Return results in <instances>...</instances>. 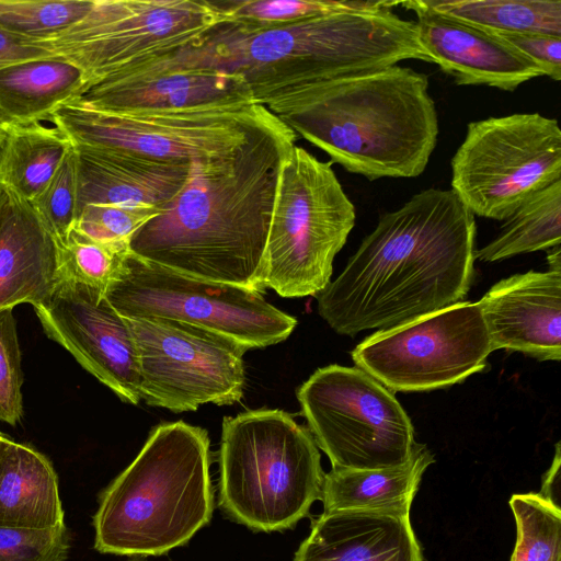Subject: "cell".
<instances>
[{"label":"cell","instance_id":"4316f807","mask_svg":"<svg viewBox=\"0 0 561 561\" xmlns=\"http://www.w3.org/2000/svg\"><path fill=\"white\" fill-rule=\"evenodd\" d=\"M433 10L499 33L561 36V0H423Z\"/></svg>","mask_w":561,"mask_h":561},{"label":"cell","instance_id":"d6a6232c","mask_svg":"<svg viewBox=\"0 0 561 561\" xmlns=\"http://www.w3.org/2000/svg\"><path fill=\"white\" fill-rule=\"evenodd\" d=\"M160 213L148 206L89 204L78 210L72 229L94 241L129 243L134 233Z\"/></svg>","mask_w":561,"mask_h":561},{"label":"cell","instance_id":"cb8c5ba5","mask_svg":"<svg viewBox=\"0 0 561 561\" xmlns=\"http://www.w3.org/2000/svg\"><path fill=\"white\" fill-rule=\"evenodd\" d=\"M87 84L83 71L58 56L23 60L0 69V119L3 124L49 121Z\"/></svg>","mask_w":561,"mask_h":561},{"label":"cell","instance_id":"603a6c76","mask_svg":"<svg viewBox=\"0 0 561 561\" xmlns=\"http://www.w3.org/2000/svg\"><path fill=\"white\" fill-rule=\"evenodd\" d=\"M433 462L434 456L430 449L417 443L412 458L399 467L331 469L323 480V513L369 512L410 516L423 473Z\"/></svg>","mask_w":561,"mask_h":561},{"label":"cell","instance_id":"9a60e30c","mask_svg":"<svg viewBox=\"0 0 561 561\" xmlns=\"http://www.w3.org/2000/svg\"><path fill=\"white\" fill-rule=\"evenodd\" d=\"M45 334L123 402L140 399L137 346L126 318L105 295L81 284L59 282L50 300L34 308Z\"/></svg>","mask_w":561,"mask_h":561},{"label":"cell","instance_id":"1f68e13d","mask_svg":"<svg viewBox=\"0 0 561 561\" xmlns=\"http://www.w3.org/2000/svg\"><path fill=\"white\" fill-rule=\"evenodd\" d=\"M30 203L56 244L65 243L73 228L78 209L77 154L73 146L47 186Z\"/></svg>","mask_w":561,"mask_h":561},{"label":"cell","instance_id":"ab89813d","mask_svg":"<svg viewBox=\"0 0 561 561\" xmlns=\"http://www.w3.org/2000/svg\"><path fill=\"white\" fill-rule=\"evenodd\" d=\"M127 561H146L142 557H131L129 560Z\"/></svg>","mask_w":561,"mask_h":561},{"label":"cell","instance_id":"44dd1931","mask_svg":"<svg viewBox=\"0 0 561 561\" xmlns=\"http://www.w3.org/2000/svg\"><path fill=\"white\" fill-rule=\"evenodd\" d=\"M410 516L369 512L322 513L295 561H422Z\"/></svg>","mask_w":561,"mask_h":561},{"label":"cell","instance_id":"4fadbf2b","mask_svg":"<svg viewBox=\"0 0 561 561\" xmlns=\"http://www.w3.org/2000/svg\"><path fill=\"white\" fill-rule=\"evenodd\" d=\"M268 113L259 104L181 113H108L67 103L53 113L50 122L73 146L191 163L232 150Z\"/></svg>","mask_w":561,"mask_h":561},{"label":"cell","instance_id":"83f0119b","mask_svg":"<svg viewBox=\"0 0 561 561\" xmlns=\"http://www.w3.org/2000/svg\"><path fill=\"white\" fill-rule=\"evenodd\" d=\"M220 21L243 32L273 30L336 11L368 9L381 1L363 0H208Z\"/></svg>","mask_w":561,"mask_h":561},{"label":"cell","instance_id":"f35d334b","mask_svg":"<svg viewBox=\"0 0 561 561\" xmlns=\"http://www.w3.org/2000/svg\"><path fill=\"white\" fill-rule=\"evenodd\" d=\"M547 260L549 270L553 272H561V249L560 245L548 250Z\"/></svg>","mask_w":561,"mask_h":561},{"label":"cell","instance_id":"8992f818","mask_svg":"<svg viewBox=\"0 0 561 561\" xmlns=\"http://www.w3.org/2000/svg\"><path fill=\"white\" fill-rule=\"evenodd\" d=\"M218 463L220 508L255 531L291 528L321 500L319 448L309 428L283 410L225 417Z\"/></svg>","mask_w":561,"mask_h":561},{"label":"cell","instance_id":"f546056e","mask_svg":"<svg viewBox=\"0 0 561 561\" xmlns=\"http://www.w3.org/2000/svg\"><path fill=\"white\" fill-rule=\"evenodd\" d=\"M516 523L511 561H561V507L539 493L514 494Z\"/></svg>","mask_w":561,"mask_h":561},{"label":"cell","instance_id":"d590c367","mask_svg":"<svg viewBox=\"0 0 561 561\" xmlns=\"http://www.w3.org/2000/svg\"><path fill=\"white\" fill-rule=\"evenodd\" d=\"M554 81L561 80V36L543 33H499Z\"/></svg>","mask_w":561,"mask_h":561},{"label":"cell","instance_id":"ba28073f","mask_svg":"<svg viewBox=\"0 0 561 561\" xmlns=\"http://www.w3.org/2000/svg\"><path fill=\"white\" fill-rule=\"evenodd\" d=\"M296 396L332 469H387L412 458L417 443L408 413L391 390L360 368H319Z\"/></svg>","mask_w":561,"mask_h":561},{"label":"cell","instance_id":"52a82bcc","mask_svg":"<svg viewBox=\"0 0 561 561\" xmlns=\"http://www.w3.org/2000/svg\"><path fill=\"white\" fill-rule=\"evenodd\" d=\"M355 218L332 162L295 145L279 175L263 260L264 289L285 298L324 289Z\"/></svg>","mask_w":561,"mask_h":561},{"label":"cell","instance_id":"5b68a950","mask_svg":"<svg viewBox=\"0 0 561 561\" xmlns=\"http://www.w3.org/2000/svg\"><path fill=\"white\" fill-rule=\"evenodd\" d=\"M209 443L204 428L183 421L152 428L136 458L99 496L94 549L148 557L187 543L213 516Z\"/></svg>","mask_w":561,"mask_h":561},{"label":"cell","instance_id":"b9f144b4","mask_svg":"<svg viewBox=\"0 0 561 561\" xmlns=\"http://www.w3.org/2000/svg\"><path fill=\"white\" fill-rule=\"evenodd\" d=\"M2 125H3V123L0 119V145H1V138H2Z\"/></svg>","mask_w":561,"mask_h":561},{"label":"cell","instance_id":"9c48e42d","mask_svg":"<svg viewBox=\"0 0 561 561\" xmlns=\"http://www.w3.org/2000/svg\"><path fill=\"white\" fill-rule=\"evenodd\" d=\"M450 167V190L465 206L503 221L533 194L561 180L558 121L515 113L471 122Z\"/></svg>","mask_w":561,"mask_h":561},{"label":"cell","instance_id":"ac0fdd59","mask_svg":"<svg viewBox=\"0 0 561 561\" xmlns=\"http://www.w3.org/2000/svg\"><path fill=\"white\" fill-rule=\"evenodd\" d=\"M492 352L561 359V272L515 274L494 284L477 302Z\"/></svg>","mask_w":561,"mask_h":561},{"label":"cell","instance_id":"d6986e66","mask_svg":"<svg viewBox=\"0 0 561 561\" xmlns=\"http://www.w3.org/2000/svg\"><path fill=\"white\" fill-rule=\"evenodd\" d=\"M73 147L77 154V213L89 204L148 206L163 211L190 176L191 163L163 162L105 148Z\"/></svg>","mask_w":561,"mask_h":561},{"label":"cell","instance_id":"d4e9b609","mask_svg":"<svg viewBox=\"0 0 561 561\" xmlns=\"http://www.w3.org/2000/svg\"><path fill=\"white\" fill-rule=\"evenodd\" d=\"M71 141L56 126L39 122L3 124L0 145V188L32 202L47 186Z\"/></svg>","mask_w":561,"mask_h":561},{"label":"cell","instance_id":"2e32d148","mask_svg":"<svg viewBox=\"0 0 561 561\" xmlns=\"http://www.w3.org/2000/svg\"><path fill=\"white\" fill-rule=\"evenodd\" d=\"M69 103L108 113L199 112L256 104L238 75L209 68L151 65L95 80Z\"/></svg>","mask_w":561,"mask_h":561},{"label":"cell","instance_id":"5bb4252c","mask_svg":"<svg viewBox=\"0 0 561 561\" xmlns=\"http://www.w3.org/2000/svg\"><path fill=\"white\" fill-rule=\"evenodd\" d=\"M127 321L138 352L140 399L148 405L180 413L205 403L230 405L241 400L247 352L242 346L182 321Z\"/></svg>","mask_w":561,"mask_h":561},{"label":"cell","instance_id":"ffe728a7","mask_svg":"<svg viewBox=\"0 0 561 561\" xmlns=\"http://www.w3.org/2000/svg\"><path fill=\"white\" fill-rule=\"evenodd\" d=\"M58 284L57 244L32 204L0 188V309L46 305Z\"/></svg>","mask_w":561,"mask_h":561},{"label":"cell","instance_id":"7a4b0ae2","mask_svg":"<svg viewBox=\"0 0 561 561\" xmlns=\"http://www.w3.org/2000/svg\"><path fill=\"white\" fill-rule=\"evenodd\" d=\"M474 215L451 190L427 188L380 216L343 272L314 297L347 336L462 301L473 280Z\"/></svg>","mask_w":561,"mask_h":561},{"label":"cell","instance_id":"30bf717a","mask_svg":"<svg viewBox=\"0 0 561 561\" xmlns=\"http://www.w3.org/2000/svg\"><path fill=\"white\" fill-rule=\"evenodd\" d=\"M105 297L127 319L163 318L215 332L245 351L286 340L297 325L293 316L262 293L195 279L127 253Z\"/></svg>","mask_w":561,"mask_h":561},{"label":"cell","instance_id":"836d02e7","mask_svg":"<svg viewBox=\"0 0 561 561\" xmlns=\"http://www.w3.org/2000/svg\"><path fill=\"white\" fill-rule=\"evenodd\" d=\"M70 547L65 524L50 528L0 526V561H66Z\"/></svg>","mask_w":561,"mask_h":561},{"label":"cell","instance_id":"e575fe53","mask_svg":"<svg viewBox=\"0 0 561 561\" xmlns=\"http://www.w3.org/2000/svg\"><path fill=\"white\" fill-rule=\"evenodd\" d=\"M22 383L16 320L12 308L0 309V421L12 426L23 416Z\"/></svg>","mask_w":561,"mask_h":561},{"label":"cell","instance_id":"7c38bea8","mask_svg":"<svg viewBox=\"0 0 561 561\" xmlns=\"http://www.w3.org/2000/svg\"><path fill=\"white\" fill-rule=\"evenodd\" d=\"M491 353L478 304L459 301L376 331L357 344L352 358L392 392H423L483 370Z\"/></svg>","mask_w":561,"mask_h":561},{"label":"cell","instance_id":"8fae6325","mask_svg":"<svg viewBox=\"0 0 561 561\" xmlns=\"http://www.w3.org/2000/svg\"><path fill=\"white\" fill-rule=\"evenodd\" d=\"M219 21L208 0H94L79 22L42 43L89 84L190 46Z\"/></svg>","mask_w":561,"mask_h":561},{"label":"cell","instance_id":"484cf974","mask_svg":"<svg viewBox=\"0 0 561 561\" xmlns=\"http://www.w3.org/2000/svg\"><path fill=\"white\" fill-rule=\"evenodd\" d=\"M503 221L499 234L476 250V259L496 262L560 245L561 180L533 194Z\"/></svg>","mask_w":561,"mask_h":561},{"label":"cell","instance_id":"3957f363","mask_svg":"<svg viewBox=\"0 0 561 561\" xmlns=\"http://www.w3.org/2000/svg\"><path fill=\"white\" fill-rule=\"evenodd\" d=\"M393 1L336 11L286 26L243 32L219 21L164 67L209 68L240 76L256 104L267 106L308 87L397 65L432 62L416 24L393 13Z\"/></svg>","mask_w":561,"mask_h":561},{"label":"cell","instance_id":"60d3db41","mask_svg":"<svg viewBox=\"0 0 561 561\" xmlns=\"http://www.w3.org/2000/svg\"><path fill=\"white\" fill-rule=\"evenodd\" d=\"M7 435H4L2 432H0V449H1V446H2V442L4 439Z\"/></svg>","mask_w":561,"mask_h":561},{"label":"cell","instance_id":"4dcf8cb0","mask_svg":"<svg viewBox=\"0 0 561 561\" xmlns=\"http://www.w3.org/2000/svg\"><path fill=\"white\" fill-rule=\"evenodd\" d=\"M94 0H0V27L15 35L46 42L79 22Z\"/></svg>","mask_w":561,"mask_h":561},{"label":"cell","instance_id":"6da1fadb","mask_svg":"<svg viewBox=\"0 0 561 561\" xmlns=\"http://www.w3.org/2000/svg\"><path fill=\"white\" fill-rule=\"evenodd\" d=\"M297 135L268 113L232 150L191 162L174 201L129 251L175 273L264 294L263 260L282 167Z\"/></svg>","mask_w":561,"mask_h":561},{"label":"cell","instance_id":"277c9868","mask_svg":"<svg viewBox=\"0 0 561 561\" xmlns=\"http://www.w3.org/2000/svg\"><path fill=\"white\" fill-rule=\"evenodd\" d=\"M428 77L398 65L317 83L265 106L332 163L369 181L416 178L439 124Z\"/></svg>","mask_w":561,"mask_h":561},{"label":"cell","instance_id":"e0dca14e","mask_svg":"<svg viewBox=\"0 0 561 561\" xmlns=\"http://www.w3.org/2000/svg\"><path fill=\"white\" fill-rule=\"evenodd\" d=\"M399 4L415 13L422 47L432 62L458 85L514 91L524 82L543 76L531 59L495 32L439 13L423 0Z\"/></svg>","mask_w":561,"mask_h":561},{"label":"cell","instance_id":"8d00e7d4","mask_svg":"<svg viewBox=\"0 0 561 561\" xmlns=\"http://www.w3.org/2000/svg\"><path fill=\"white\" fill-rule=\"evenodd\" d=\"M43 43L28 39L0 27V69L23 60L55 56Z\"/></svg>","mask_w":561,"mask_h":561},{"label":"cell","instance_id":"f1b7e54d","mask_svg":"<svg viewBox=\"0 0 561 561\" xmlns=\"http://www.w3.org/2000/svg\"><path fill=\"white\" fill-rule=\"evenodd\" d=\"M128 252V242H99L72 229L67 241L57 244L58 283L81 284L105 295Z\"/></svg>","mask_w":561,"mask_h":561},{"label":"cell","instance_id":"7402d4cb","mask_svg":"<svg viewBox=\"0 0 561 561\" xmlns=\"http://www.w3.org/2000/svg\"><path fill=\"white\" fill-rule=\"evenodd\" d=\"M64 516L50 460L5 436L0 449V526L50 528L65 524Z\"/></svg>","mask_w":561,"mask_h":561},{"label":"cell","instance_id":"74e56055","mask_svg":"<svg viewBox=\"0 0 561 561\" xmlns=\"http://www.w3.org/2000/svg\"><path fill=\"white\" fill-rule=\"evenodd\" d=\"M560 467H561V450H560V443H557L556 444V453H554L552 463L543 477L541 492L539 493L541 496H543L548 501L552 502L557 506H560V504H559Z\"/></svg>","mask_w":561,"mask_h":561}]
</instances>
